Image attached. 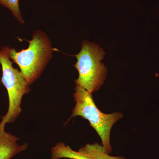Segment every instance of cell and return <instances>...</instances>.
Segmentation results:
<instances>
[{"mask_svg":"<svg viewBox=\"0 0 159 159\" xmlns=\"http://www.w3.org/2000/svg\"><path fill=\"white\" fill-rule=\"evenodd\" d=\"M29 47L20 51L9 48V56L20 68V71L29 85L39 78L53 55V49L47 34L36 30L31 40H27Z\"/></svg>","mask_w":159,"mask_h":159,"instance_id":"cell-1","label":"cell"},{"mask_svg":"<svg viewBox=\"0 0 159 159\" xmlns=\"http://www.w3.org/2000/svg\"><path fill=\"white\" fill-rule=\"evenodd\" d=\"M74 97L76 104L68 121L77 116L87 120L100 137L102 146L111 153V129L114 124L122 119L123 115L119 112L111 114L102 112L95 104L92 93L80 86L76 85Z\"/></svg>","mask_w":159,"mask_h":159,"instance_id":"cell-2","label":"cell"},{"mask_svg":"<svg viewBox=\"0 0 159 159\" xmlns=\"http://www.w3.org/2000/svg\"><path fill=\"white\" fill-rule=\"evenodd\" d=\"M105 52L98 45L84 41L81 44V49L74 55L77 61L74 66L78 71V78L75 81L80 86L93 93L99 90L106 78L107 70L101 62Z\"/></svg>","mask_w":159,"mask_h":159,"instance_id":"cell-3","label":"cell"},{"mask_svg":"<svg viewBox=\"0 0 159 159\" xmlns=\"http://www.w3.org/2000/svg\"><path fill=\"white\" fill-rule=\"evenodd\" d=\"M9 48L5 46L0 50V64L2 75V82L9 97V107L5 116L2 118L0 128H5L7 123H12L21 112V104L23 96L30 91L29 85L21 73L15 68L9 56Z\"/></svg>","mask_w":159,"mask_h":159,"instance_id":"cell-4","label":"cell"},{"mask_svg":"<svg viewBox=\"0 0 159 159\" xmlns=\"http://www.w3.org/2000/svg\"><path fill=\"white\" fill-rule=\"evenodd\" d=\"M126 159L122 156H112L102 145L97 143L86 144L79 150H73L63 142H58L51 149V159Z\"/></svg>","mask_w":159,"mask_h":159,"instance_id":"cell-5","label":"cell"},{"mask_svg":"<svg viewBox=\"0 0 159 159\" xmlns=\"http://www.w3.org/2000/svg\"><path fill=\"white\" fill-rule=\"evenodd\" d=\"M19 139L6 132L5 128H0V159H11L28 148V143L18 144L17 142Z\"/></svg>","mask_w":159,"mask_h":159,"instance_id":"cell-6","label":"cell"},{"mask_svg":"<svg viewBox=\"0 0 159 159\" xmlns=\"http://www.w3.org/2000/svg\"><path fill=\"white\" fill-rule=\"evenodd\" d=\"M20 0H0V5L6 7L11 11L16 20L20 24H25L20 9Z\"/></svg>","mask_w":159,"mask_h":159,"instance_id":"cell-7","label":"cell"},{"mask_svg":"<svg viewBox=\"0 0 159 159\" xmlns=\"http://www.w3.org/2000/svg\"><path fill=\"white\" fill-rule=\"evenodd\" d=\"M0 48H1V47H0ZM0 84H1V81H0Z\"/></svg>","mask_w":159,"mask_h":159,"instance_id":"cell-8","label":"cell"}]
</instances>
